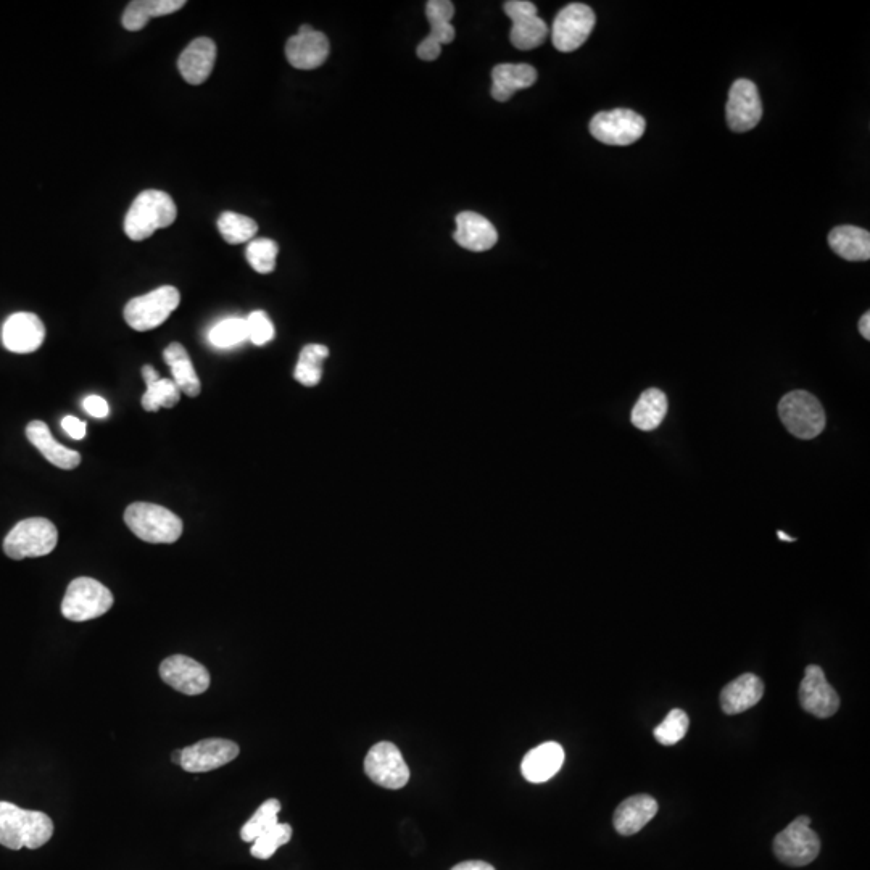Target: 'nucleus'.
I'll return each mask as SVG.
<instances>
[{
  "label": "nucleus",
  "mask_w": 870,
  "mask_h": 870,
  "mask_svg": "<svg viewBox=\"0 0 870 870\" xmlns=\"http://www.w3.org/2000/svg\"><path fill=\"white\" fill-rule=\"evenodd\" d=\"M46 328L39 316L34 313H15L10 316L2 328L4 347L12 353H33L44 344Z\"/></svg>",
  "instance_id": "obj_19"
},
{
  "label": "nucleus",
  "mask_w": 870,
  "mask_h": 870,
  "mask_svg": "<svg viewBox=\"0 0 870 870\" xmlns=\"http://www.w3.org/2000/svg\"><path fill=\"white\" fill-rule=\"evenodd\" d=\"M63 431L70 435L71 439L81 440L86 437V423L75 416H65L62 421Z\"/></svg>",
  "instance_id": "obj_41"
},
{
  "label": "nucleus",
  "mask_w": 870,
  "mask_h": 870,
  "mask_svg": "<svg viewBox=\"0 0 870 870\" xmlns=\"http://www.w3.org/2000/svg\"><path fill=\"white\" fill-rule=\"evenodd\" d=\"M455 5L450 0H431L426 4V17L431 25V33L418 46V57L426 62H434L440 57L442 46L455 39L456 31L452 20Z\"/></svg>",
  "instance_id": "obj_16"
},
{
  "label": "nucleus",
  "mask_w": 870,
  "mask_h": 870,
  "mask_svg": "<svg viewBox=\"0 0 870 870\" xmlns=\"http://www.w3.org/2000/svg\"><path fill=\"white\" fill-rule=\"evenodd\" d=\"M54 835V822L41 811H28L0 801V845L9 850H38Z\"/></svg>",
  "instance_id": "obj_1"
},
{
  "label": "nucleus",
  "mask_w": 870,
  "mask_h": 870,
  "mask_svg": "<svg viewBox=\"0 0 870 870\" xmlns=\"http://www.w3.org/2000/svg\"><path fill=\"white\" fill-rule=\"evenodd\" d=\"M779 416L783 426L798 439H816L825 429V411L814 395L795 390L780 400Z\"/></svg>",
  "instance_id": "obj_6"
},
{
  "label": "nucleus",
  "mask_w": 870,
  "mask_h": 870,
  "mask_svg": "<svg viewBox=\"0 0 870 870\" xmlns=\"http://www.w3.org/2000/svg\"><path fill=\"white\" fill-rule=\"evenodd\" d=\"M245 319H247L249 340H252V344L261 347L274 339V326L265 311H253L249 318Z\"/></svg>",
  "instance_id": "obj_39"
},
{
  "label": "nucleus",
  "mask_w": 870,
  "mask_h": 870,
  "mask_svg": "<svg viewBox=\"0 0 870 870\" xmlns=\"http://www.w3.org/2000/svg\"><path fill=\"white\" fill-rule=\"evenodd\" d=\"M181 756H183V750L173 751V754H171V761H173L174 764L181 766Z\"/></svg>",
  "instance_id": "obj_45"
},
{
  "label": "nucleus",
  "mask_w": 870,
  "mask_h": 870,
  "mask_svg": "<svg viewBox=\"0 0 870 870\" xmlns=\"http://www.w3.org/2000/svg\"><path fill=\"white\" fill-rule=\"evenodd\" d=\"M279 811H281V803L278 800H268L261 804L247 824L242 827V840L253 843L260 835L268 832L271 827L278 824Z\"/></svg>",
  "instance_id": "obj_34"
},
{
  "label": "nucleus",
  "mask_w": 870,
  "mask_h": 870,
  "mask_svg": "<svg viewBox=\"0 0 870 870\" xmlns=\"http://www.w3.org/2000/svg\"><path fill=\"white\" fill-rule=\"evenodd\" d=\"M112 606V592L104 584L92 577H78L68 585L62 614L68 621L86 622L104 616Z\"/></svg>",
  "instance_id": "obj_5"
},
{
  "label": "nucleus",
  "mask_w": 870,
  "mask_h": 870,
  "mask_svg": "<svg viewBox=\"0 0 870 870\" xmlns=\"http://www.w3.org/2000/svg\"><path fill=\"white\" fill-rule=\"evenodd\" d=\"M809 825H811L809 817H796L787 829H783L775 837L774 853L780 862L787 866L803 867L811 864L819 856L821 840Z\"/></svg>",
  "instance_id": "obj_8"
},
{
  "label": "nucleus",
  "mask_w": 870,
  "mask_h": 870,
  "mask_svg": "<svg viewBox=\"0 0 870 870\" xmlns=\"http://www.w3.org/2000/svg\"><path fill=\"white\" fill-rule=\"evenodd\" d=\"M329 39L310 25L300 26L299 33L286 44V57L297 70H315L329 57Z\"/></svg>",
  "instance_id": "obj_18"
},
{
  "label": "nucleus",
  "mask_w": 870,
  "mask_h": 870,
  "mask_svg": "<svg viewBox=\"0 0 870 870\" xmlns=\"http://www.w3.org/2000/svg\"><path fill=\"white\" fill-rule=\"evenodd\" d=\"M727 123L734 133H746L758 126L763 118V102L758 87L750 79H737L730 87L725 107Z\"/></svg>",
  "instance_id": "obj_13"
},
{
  "label": "nucleus",
  "mask_w": 870,
  "mask_h": 870,
  "mask_svg": "<svg viewBox=\"0 0 870 870\" xmlns=\"http://www.w3.org/2000/svg\"><path fill=\"white\" fill-rule=\"evenodd\" d=\"M452 870H495V867L484 861H466L456 864Z\"/></svg>",
  "instance_id": "obj_42"
},
{
  "label": "nucleus",
  "mask_w": 870,
  "mask_h": 870,
  "mask_svg": "<svg viewBox=\"0 0 870 870\" xmlns=\"http://www.w3.org/2000/svg\"><path fill=\"white\" fill-rule=\"evenodd\" d=\"M279 247L273 239H253L247 247V261L253 270L260 274L273 273L276 268V258H278Z\"/></svg>",
  "instance_id": "obj_36"
},
{
  "label": "nucleus",
  "mask_w": 870,
  "mask_h": 870,
  "mask_svg": "<svg viewBox=\"0 0 870 870\" xmlns=\"http://www.w3.org/2000/svg\"><path fill=\"white\" fill-rule=\"evenodd\" d=\"M859 332H861V336L866 340H870V313L867 311L866 315L862 316L861 321H859Z\"/></svg>",
  "instance_id": "obj_44"
},
{
  "label": "nucleus",
  "mask_w": 870,
  "mask_h": 870,
  "mask_svg": "<svg viewBox=\"0 0 870 870\" xmlns=\"http://www.w3.org/2000/svg\"><path fill=\"white\" fill-rule=\"evenodd\" d=\"M328 357L329 348L326 345L310 344L303 347L295 366V379L305 387L318 386L323 376V361Z\"/></svg>",
  "instance_id": "obj_31"
},
{
  "label": "nucleus",
  "mask_w": 870,
  "mask_h": 870,
  "mask_svg": "<svg viewBox=\"0 0 870 870\" xmlns=\"http://www.w3.org/2000/svg\"><path fill=\"white\" fill-rule=\"evenodd\" d=\"M658 812V801L650 795H635L619 804L614 812V829L622 837H630L648 824Z\"/></svg>",
  "instance_id": "obj_24"
},
{
  "label": "nucleus",
  "mask_w": 870,
  "mask_h": 870,
  "mask_svg": "<svg viewBox=\"0 0 870 870\" xmlns=\"http://www.w3.org/2000/svg\"><path fill=\"white\" fill-rule=\"evenodd\" d=\"M181 394L183 392L171 379H158L147 386L142 397V408L150 413H155L162 408H173L181 400Z\"/></svg>",
  "instance_id": "obj_33"
},
{
  "label": "nucleus",
  "mask_w": 870,
  "mask_h": 870,
  "mask_svg": "<svg viewBox=\"0 0 870 870\" xmlns=\"http://www.w3.org/2000/svg\"><path fill=\"white\" fill-rule=\"evenodd\" d=\"M800 703L806 713L825 719L840 708V698L835 688L825 679L819 666H808L800 685Z\"/></svg>",
  "instance_id": "obj_17"
},
{
  "label": "nucleus",
  "mask_w": 870,
  "mask_h": 870,
  "mask_svg": "<svg viewBox=\"0 0 870 870\" xmlns=\"http://www.w3.org/2000/svg\"><path fill=\"white\" fill-rule=\"evenodd\" d=\"M160 677L166 685L187 696L202 695L210 687V672L199 661L184 655H173L160 664Z\"/></svg>",
  "instance_id": "obj_14"
},
{
  "label": "nucleus",
  "mask_w": 870,
  "mask_h": 870,
  "mask_svg": "<svg viewBox=\"0 0 870 870\" xmlns=\"http://www.w3.org/2000/svg\"><path fill=\"white\" fill-rule=\"evenodd\" d=\"M537 70L527 63H502L492 70V97L497 102H508L522 89L537 81Z\"/></svg>",
  "instance_id": "obj_23"
},
{
  "label": "nucleus",
  "mask_w": 870,
  "mask_h": 870,
  "mask_svg": "<svg viewBox=\"0 0 870 870\" xmlns=\"http://www.w3.org/2000/svg\"><path fill=\"white\" fill-rule=\"evenodd\" d=\"M184 5V0H134L128 5L121 23L128 31H141L152 18L178 12Z\"/></svg>",
  "instance_id": "obj_29"
},
{
  "label": "nucleus",
  "mask_w": 870,
  "mask_h": 870,
  "mask_svg": "<svg viewBox=\"0 0 870 870\" xmlns=\"http://www.w3.org/2000/svg\"><path fill=\"white\" fill-rule=\"evenodd\" d=\"M829 245L843 260L867 261L870 258V234L866 229L838 226L830 231Z\"/></svg>",
  "instance_id": "obj_27"
},
{
  "label": "nucleus",
  "mask_w": 870,
  "mask_h": 870,
  "mask_svg": "<svg viewBox=\"0 0 870 870\" xmlns=\"http://www.w3.org/2000/svg\"><path fill=\"white\" fill-rule=\"evenodd\" d=\"M506 15L510 17V39L516 49L532 50L542 46L548 38V26L537 13V7L527 0H510L503 5Z\"/></svg>",
  "instance_id": "obj_12"
},
{
  "label": "nucleus",
  "mask_w": 870,
  "mask_h": 870,
  "mask_svg": "<svg viewBox=\"0 0 870 870\" xmlns=\"http://www.w3.org/2000/svg\"><path fill=\"white\" fill-rule=\"evenodd\" d=\"M241 750L237 743L224 738H207L202 742L183 748L181 767L192 774L215 771L226 764L232 763Z\"/></svg>",
  "instance_id": "obj_15"
},
{
  "label": "nucleus",
  "mask_w": 870,
  "mask_h": 870,
  "mask_svg": "<svg viewBox=\"0 0 870 870\" xmlns=\"http://www.w3.org/2000/svg\"><path fill=\"white\" fill-rule=\"evenodd\" d=\"M292 838V827L289 824H276L271 827L268 832L263 833L257 840L253 841L252 853L253 858L270 859L281 846L289 843Z\"/></svg>",
  "instance_id": "obj_37"
},
{
  "label": "nucleus",
  "mask_w": 870,
  "mask_h": 870,
  "mask_svg": "<svg viewBox=\"0 0 870 870\" xmlns=\"http://www.w3.org/2000/svg\"><path fill=\"white\" fill-rule=\"evenodd\" d=\"M125 521L131 532L147 543H174L183 534V521L178 514L154 503L129 505Z\"/></svg>",
  "instance_id": "obj_3"
},
{
  "label": "nucleus",
  "mask_w": 870,
  "mask_h": 870,
  "mask_svg": "<svg viewBox=\"0 0 870 870\" xmlns=\"http://www.w3.org/2000/svg\"><path fill=\"white\" fill-rule=\"evenodd\" d=\"M58 543L57 527L46 518H29L18 522L4 540L5 555L12 560L41 558L50 555Z\"/></svg>",
  "instance_id": "obj_4"
},
{
  "label": "nucleus",
  "mask_w": 870,
  "mask_h": 870,
  "mask_svg": "<svg viewBox=\"0 0 870 870\" xmlns=\"http://www.w3.org/2000/svg\"><path fill=\"white\" fill-rule=\"evenodd\" d=\"M208 340H210V344L218 348H232L241 345L245 340H249L247 319H223L216 326H213L212 331L208 334Z\"/></svg>",
  "instance_id": "obj_35"
},
{
  "label": "nucleus",
  "mask_w": 870,
  "mask_h": 870,
  "mask_svg": "<svg viewBox=\"0 0 870 870\" xmlns=\"http://www.w3.org/2000/svg\"><path fill=\"white\" fill-rule=\"evenodd\" d=\"M777 535H779L780 540H787V542H795V539H793V537H788V535L783 534V532H777Z\"/></svg>",
  "instance_id": "obj_46"
},
{
  "label": "nucleus",
  "mask_w": 870,
  "mask_h": 870,
  "mask_svg": "<svg viewBox=\"0 0 870 870\" xmlns=\"http://www.w3.org/2000/svg\"><path fill=\"white\" fill-rule=\"evenodd\" d=\"M647 121L629 108H614L600 112L590 121V133L606 145L626 147L637 142L645 134Z\"/></svg>",
  "instance_id": "obj_9"
},
{
  "label": "nucleus",
  "mask_w": 870,
  "mask_h": 870,
  "mask_svg": "<svg viewBox=\"0 0 870 870\" xmlns=\"http://www.w3.org/2000/svg\"><path fill=\"white\" fill-rule=\"evenodd\" d=\"M218 229L228 244L237 245L252 241L258 231L257 221L241 213L224 212L218 220Z\"/></svg>",
  "instance_id": "obj_32"
},
{
  "label": "nucleus",
  "mask_w": 870,
  "mask_h": 870,
  "mask_svg": "<svg viewBox=\"0 0 870 870\" xmlns=\"http://www.w3.org/2000/svg\"><path fill=\"white\" fill-rule=\"evenodd\" d=\"M181 302L179 290L173 286L158 287L149 294L129 300L125 308L126 323L134 331H152L170 318Z\"/></svg>",
  "instance_id": "obj_7"
},
{
  "label": "nucleus",
  "mask_w": 870,
  "mask_h": 870,
  "mask_svg": "<svg viewBox=\"0 0 870 870\" xmlns=\"http://www.w3.org/2000/svg\"><path fill=\"white\" fill-rule=\"evenodd\" d=\"M216 62V44L212 39L199 38L192 41L179 55V73L192 86L205 83L212 75Z\"/></svg>",
  "instance_id": "obj_21"
},
{
  "label": "nucleus",
  "mask_w": 870,
  "mask_h": 870,
  "mask_svg": "<svg viewBox=\"0 0 870 870\" xmlns=\"http://www.w3.org/2000/svg\"><path fill=\"white\" fill-rule=\"evenodd\" d=\"M166 365L170 366L173 381L183 394L189 397H197L202 390L199 376L195 373L194 365H192L191 357L187 353L186 348L179 342H173L168 345L163 352Z\"/></svg>",
  "instance_id": "obj_28"
},
{
  "label": "nucleus",
  "mask_w": 870,
  "mask_h": 870,
  "mask_svg": "<svg viewBox=\"0 0 870 870\" xmlns=\"http://www.w3.org/2000/svg\"><path fill=\"white\" fill-rule=\"evenodd\" d=\"M667 413V398L659 389H648L640 395L632 408V424L640 431H655L661 426Z\"/></svg>",
  "instance_id": "obj_30"
},
{
  "label": "nucleus",
  "mask_w": 870,
  "mask_h": 870,
  "mask_svg": "<svg viewBox=\"0 0 870 870\" xmlns=\"http://www.w3.org/2000/svg\"><path fill=\"white\" fill-rule=\"evenodd\" d=\"M597 23L595 12L585 4H569L556 15L551 41L560 52H574L584 46Z\"/></svg>",
  "instance_id": "obj_10"
},
{
  "label": "nucleus",
  "mask_w": 870,
  "mask_h": 870,
  "mask_svg": "<svg viewBox=\"0 0 870 870\" xmlns=\"http://www.w3.org/2000/svg\"><path fill=\"white\" fill-rule=\"evenodd\" d=\"M142 377H144L145 386H149V384H152V382L158 381V379H160L157 371H155V369L149 365L142 368Z\"/></svg>",
  "instance_id": "obj_43"
},
{
  "label": "nucleus",
  "mask_w": 870,
  "mask_h": 870,
  "mask_svg": "<svg viewBox=\"0 0 870 870\" xmlns=\"http://www.w3.org/2000/svg\"><path fill=\"white\" fill-rule=\"evenodd\" d=\"M176 216L178 207L166 192L157 189L141 192L126 215V236L131 241H144L158 229L171 226L176 221Z\"/></svg>",
  "instance_id": "obj_2"
},
{
  "label": "nucleus",
  "mask_w": 870,
  "mask_h": 870,
  "mask_svg": "<svg viewBox=\"0 0 870 870\" xmlns=\"http://www.w3.org/2000/svg\"><path fill=\"white\" fill-rule=\"evenodd\" d=\"M688 716L682 709H672L655 729V738L661 745L672 746L684 740L688 730Z\"/></svg>",
  "instance_id": "obj_38"
},
{
  "label": "nucleus",
  "mask_w": 870,
  "mask_h": 870,
  "mask_svg": "<svg viewBox=\"0 0 870 870\" xmlns=\"http://www.w3.org/2000/svg\"><path fill=\"white\" fill-rule=\"evenodd\" d=\"M564 764V750L560 743L547 742L535 746L524 756L521 772L531 783H543L553 779Z\"/></svg>",
  "instance_id": "obj_22"
},
{
  "label": "nucleus",
  "mask_w": 870,
  "mask_h": 870,
  "mask_svg": "<svg viewBox=\"0 0 870 870\" xmlns=\"http://www.w3.org/2000/svg\"><path fill=\"white\" fill-rule=\"evenodd\" d=\"M26 437L34 447L38 448L42 456L57 468L71 471L81 464V455L71 448L58 444L44 421H31L26 426Z\"/></svg>",
  "instance_id": "obj_25"
},
{
  "label": "nucleus",
  "mask_w": 870,
  "mask_h": 870,
  "mask_svg": "<svg viewBox=\"0 0 870 870\" xmlns=\"http://www.w3.org/2000/svg\"><path fill=\"white\" fill-rule=\"evenodd\" d=\"M365 772L379 787L400 790L410 780L402 751L394 743L381 742L371 746L366 754Z\"/></svg>",
  "instance_id": "obj_11"
},
{
  "label": "nucleus",
  "mask_w": 870,
  "mask_h": 870,
  "mask_svg": "<svg viewBox=\"0 0 870 870\" xmlns=\"http://www.w3.org/2000/svg\"><path fill=\"white\" fill-rule=\"evenodd\" d=\"M83 406L87 415H91L92 418L104 419L110 415V406H108L107 400L99 395H89V397L84 398Z\"/></svg>",
  "instance_id": "obj_40"
},
{
  "label": "nucleus",
  "mask_w": 870,
  "mask_h": 870,
  "mask_svg": "<svg viewBox=\"0 0 870 870\" xmlns=\"http://www.w3.org/2000/svg\"><path fill=\"white\" fill-rule=\"evenodd\" d=\"M456 244L469 252H487L498 242V232L485 216L463 212L456 216Z\"/></svg>",
  "instance_id": "obj_20"
},
{
  "label": "nucleus",
  "mask_w": 870,
  "mask_h": 870,
  "mask_svg": "<svg viewBox=\"0 0 870 870\" xmlns=\"http://www.w3.org/2000/svg\"><path fill=\"white\" fill-rule=\"evenodd\" d=\"M764 695L763 680L754 674H743L725 685L721 706L725 714H740L758 705Z\"/></svg>",
  "instance_id": "obj_26"
}]
</instances>
